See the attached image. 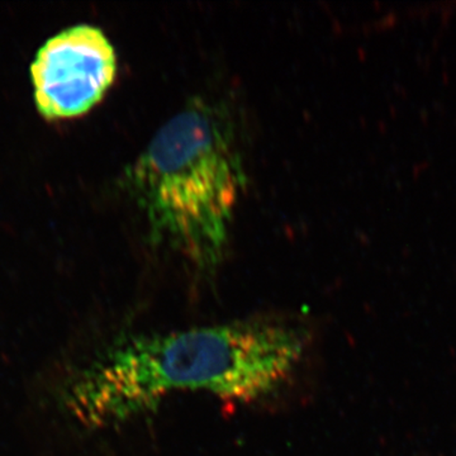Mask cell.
<instances>
[{
	"label": "cell",
	"instance_id": "cell-1",
	"mask_svg": "<svg viewBox=\"0 0 456 456\" xmlns=\"http://www.w3.org/2000/svg\"><path fill=\"white\" fill-rule=\"evenodd\" d=\"M305 347L301 327L263 318L128 336L75 375L66 399L90 428L145 415L174 392L253 402L277 391Z\"/></svg>",
	"mask_w": 456,
	"mask_h": 456
},
{
	"label": "cell",
	"instance_id": "cell-2",
	"mask_svg": "<svg viewBox=\"0 0 456 456\" xmlns=\"http://www.w3.org/2000/svg\"><path fill=\"white\" fill-rule=\"evenodd\" d=\"M128 183L154 244L203 272L220 265L245 184L226 114L207 102L188 104L132 165Z\"/></svg>",
	"mask_w": 456,
	"mask_h": 456
},
{
	"label": "cell",
	"instance_id": "cell-3",
	"mask_svg": "<svg viewBox=\"0 0 456 456\" xmlns=\"http://www.w3.org/2000/svg\"><path fill=\"white\" fill-rule=\"evenodd\" d=\"M116 66V53L101 29L80 25L57 33L31 69L42 116L70 118L88 112L112 86Z\"/></svg>",
	"mask_w": 456,
	"mask_h": 456
}]
</instances>
